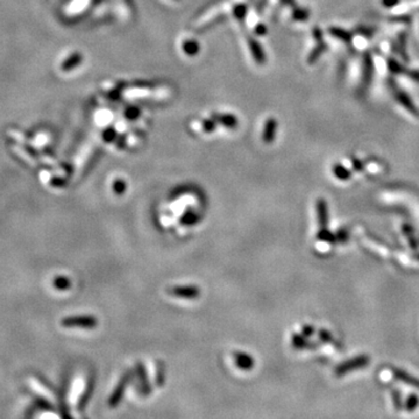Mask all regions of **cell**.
<instances>
[{
  "instance_id": "cell-1",
  "label": "cell",
  "mask_w": 419,
  "mask_h": 419,
  "mask_svg": "<svg viewBox=\"0 0 419 419\" xmlns=\"http://www.w3.org/2000/svg\"><path fill=\"white\" fill-rule=\"evenodd\" d=\"M97 325H98V320L93 316H73L62 320V326L67 328L92 329L97 327Z\"/></svg>"
},
{
  "instance_id": "cell-2",
  "label": "cell",
  "mask_w": 419,
  "mask_h": 419,
  "mask_svg": "<svg viewBox=\"0 0 419 419\" xmlns=\"http://www.w3.org/2000/svg\"><path fill=\"white\" fill-rule=\"evenodd\" d=\"M368 363H369V357H367V355H360V357L350 359L348 360V361L341 363L340 366H338L336 368V370L334 371H336L337 376H341V375L347 374V372L350 370L366 367L368 366Z\"/></svg>"
},
{
  "instance_id": "cell-3",
  "label": "cell",
  "mask_w": 419,
  "mask_h": 419,
  "mask_svg": "<svg viewBox=\"0 0 419 419\" xmlns=\"http://www.w3.org/2000/svg\"><path fill=\"white\" fill-rule=\"evenodd\" d=\"M168 293L173 297L183 299H194L200 297L201 290L197 285H173L168 289Z\"/></svg>"
},
{
  "instance_id": "cell-4",
  "label": "cell",
  "mask_w": 419,
  "mask_h": 419,
  "mask_svg": "<svg viewBox=\"0 0 419 419\" xmlns=\"http://www.w3.org/2000/svg\"><path fill=\"white\" fill-rule=\"evenodd\" d=\"M129 378H130V375L126 374L124 378L119 381V383L117 384V387L114 388V391L112 392V395L109 396V399H108L109 406L114 408V406H117L120 403V400L122 399V396H124V393H125V389L127 387V384H128L129 382Z\"/></svg>"
},
{
  "instance_id": "cell-5",
  "label": "cell",
  "mask_w": 419,
  "mask_h": 419,
  "mask_svg": "<svg viewBox=\"0 0 419 419\" xmlns=\"http://www.w3.org/2000/svg\"><path fill=\"white\" fill-rule=\"evenodd\" d=\"M317 209H318V219L320 224V231L327 230L328 224V214H327V204L324 200H319L317 203Z\"/></svg>"
},
{
  "instance_id": "cell-6",
  "label": "cell",
  "mask_w": 419,
  "mask_h": 419,
  "mask_svg": "<svg viewBox=\"0 0 419 419\" xmlns=\"http://www.w3.org/2000/svg\"><path fill=\"white\" fill-rule=\"evenodd\" d=\"M234 360H235V365L238 366L241 369H251L254 366V359L252 357H249L246 353H240L236 352L234 353Z\"/></svg>"
},
{
  "instance_id": "cell-7",
  "label": "cell",
  "mask_w": 419,
  "mask_h": 419,
  "mask_svg": "<svg viewBox=\"0 0 419 419\" xmlns=\"http://www.w3.org/2000/svg\"><path fill=\"white\" fill-rule=\"evenodd\" d=\"M392 374L397 380H400L402 381V382L409 384V386H412L413 388L419 389V380L413 378V376L411 375L406 374L405 371L400 370V369H392Z\"/></svg>"
},
{
  "instance_id": "cell-8",
  "label": "cell",
  "mask_w": 419,
  "mask_h": 419,
  "mask_svg": "<svg viewBox=\"0 0 419 419\" xmlns=\"http://www.w3.org/2000/svg\"><path fill=\"white\" fill-rule=\"evenodd\" d=\"M397 98H399L400 103H401L402 105H403L404 107L408 108L410 112H412V113H414V114H418V113H417V109H416V107L413 106V104H412L411 99H410L409 97L406 96L404 92H399V93H397Z\"/></svg>"
},
{
  "instance_id": "cell-9",
  "label": "cell",
  "mask_w": 419,
  "mask_h": 419,
  "mask_svg": "<svg viewBox=\"0 0 419 419\" xmlns=\"http://www.w3.org/2000/svg\"><path fill=\"white\" fill-rule=\"evenodd\" d=\"M53 284L58 290H67L70 288L71 282H70V279L65 276H57V277H55Z\"/></svg>"
},
{
  "instance_id": "cell-10",
  "label": "cell",
  "mask_w": 419,
  "mask_h": 419,
  "mask_svg": "<svg viewBox=\"0 0 419 419\" xmlns=\"http://www.w3.org/2000/svg\"><path fill=\"white\" fill-rule=\"evenodd\" d=\"M333 172H334V175H336L338 179H340V180H348L350 176L349 171L342 166H334Z\"/></svg>"
},
{
  "instance_id": "cell-11",
  "label": "cell",
  "mask_w": 419,
  "mask_h": 419,
  "mask_svg": "<svg viewBox=\"0 0 419 419\" xmlns=\"http://www.w3.org/2000/svg\"><path fill=\"white\" fill-rule=\"evenodd\" d=\"M331 33L333 34L334 36L338 37V39L342 40V41H349V40H350L349 33L344 31V29H340V28H331Z\"/></svg>"
},
{
  "instance_id": "cell-12",
  "label": "cell",
  "mask_w": 419,
  "mask_h": 419,
  "mask_svg": "<svg viewBox=\"0 0 419 419\" xmlns=\"http://www.w3.org/2000/svg\"><path fill=\"white\" fill-rule=\"evenodd\" d=\"M419 404V400L416 395H411L406 401V409H408V411H413L414 409L417 408Z\"/></svg>"
},
{
  "instance_id": "cell-13",
  "label": "cell",
  "mask_w": 419,
  "mask_h": 419,
  "mask_svg": "<svg viewBox=\"0 0 419 419\" xmlns=\"http://www.w3.org/2000/svg\"><path fill=\"white\" fill-rule=\"evenodd\" d=\"M274 129H275V122L274 120H272L268 124V127H267V132L264 134V139L266 141H272L273 138H274Z\"/></svg>"
},
{
  "instance_id": "cell-14",
  "label": "cell",
  "mask_w": 419,
  "mask_h": 419,
  "mask_svg": "<svg viewBox=\"0 0 419 419\" xmlns=\"http://www.w3.org/2000/svg\"><path fill=\"white\" fill-rule=\"evenodd\" d=\"M293 344L295 347H298V348H303V347L306 346V342L304 340L303 337H299V336H295L294 339H293Z\"/></svg>"
},
{
  "instance_id": "cell-15",
  "label": "cell",
  "mask_w": 419,
  "mask_h": 419,
  "mask_svg": "<svg viewBox=\"0 0 419 419\" xmlns=\"http://www.w3.org/2000/svg\"><path fill=\"white\" fill-rule=\"evenodd\" d=\"M389 68H390V70L392 71V73H395V74L401 73V71H402L401 65L397 64V63H396L395 61H393V60L389 61Z\"/></svg>"
},
{
  "instance_id": "cell-16",
  "label": "cell",
  "mask_w": 419,
  "mask_h": 419,
  "mask_svg": "<svg viewBox=\"0 0 419 419\" xmlns=\"http://www.w3.org/2000/svg\"><path fill=\"white\" fill-rule=\"evenodd\" d=\"M114 185H116V191L117 192H119V193L124 192V190H125V183H124V182H117V183Z\"/></svg>"
},
{
  "instance_id": "cell-17",
  "label": "cell",
  "mask_w": 419,
  "mask_h": 419,
  "mask_svg": "<svg viewBox=\"0 0 419 419\" xmlns=\"http://www.w3.org/2000/svg\"><path fill=\"white\" fill-rule=\"evenodd\" d=\"M397 3H399V0H383L384 6H387V7H391L393 5H396Z\"/></svg>"
},
{
  "instance_id": "cell-18",
  "label": "cell",
  "mask_w": 419,
  "mask_h": 419,
  "mask_svg": "<svg viewBox=\"0 0 419 419\" xmlns=\"http://www.w3.org/2000/svg\"><path fill=\"white\" fill-rule=\"evenodd\" d=\"M396 391L397 390H395V392H393V396H395V405H396V408H400V396L397 395Z\"/></svg>"
},
{
  "instance_id": "cell-19",
  "label": "cell",
  "mask_w": 419,
  "mask_h": 419,
  "mask_svg": "<svg viewBox=\"0 0 419 419\" xmlns=\"http://www.w3.org/2000/svg\"><path fill=\"white\" fill-rule=\"evenodd\" d=\"M410 76H411L413 79L419 80V71H413V73L410 74Z\"/></svg>"
}]
</instances>
